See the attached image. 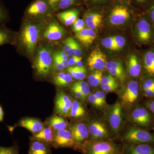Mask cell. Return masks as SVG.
Here are the masks:
<instances>
[{
	"instance_id": "26",
	"label": "cell",
	"mask_w": 154,
	"mask_h": 154,
	"mask_svg": "<svg viewBox=\"0 0 154 154\" xmlns=\"http://www.w3.org/2000/svg\"><path fill=\"white\" fill-rule=\"evenodd\" d=\"M143 63L146 72L151 75L154 76V50H150L145 53Z\"/></svg>"
},
{
	"instance_id": "18",
	"label": "cell",
	"mask_w": 154,
	"mask_h": 154,
	"mask_svg": "<svg viewBox=\"0 0 154 154\" xmlns=\"http://www.w3.org/2000/svg\"><path fill=\"white\" fill-rule=\"evenodd\" d=\"M132 117L137 124L147 126L150 124L151 118L148 111L143 107L136 108L133 111Z\"/></svg>"
},
{
	"instance_id": "39",
	"label": "cell",
	"mask_w": 154,
	"mask_h": 154,
	"mask_svg": "<svg viewBox=\"0 0 154 154\" xmlns=\"http://www.w3.org/2000/svg\"><path fill=\"white\" fill-rule=\"evenodd\" d=\"M105 68L107 70L109 69H123L122 64L119 62L110 61L106 63Z\"/></svg>"
},
{
	"instance_id": "32",
	"label": "cell",
	"mask_w": 154,
	"mask_h": 154,
	"mask_svg": "<svg viewBox=\"0 0 154 154\" xmlns=\"http://www.w3.org/2000/svg\"><path fill=\"white\" fill-rule=\"evenodd\" d=\"M108 70L110 74L118 78L121 82H124L125 81V75L124 69H109Z\"/></svg>"
},
{
	"instance_id": "24",
	"label": "cell",
	"mask_w": 154,
	"mask_h": 154,
	"mask_svg": "<svg viewBox=\"0 0 154 154\" xmlns=\"http://www.w3.org/2000/svg\"><path fill=\"white\" fill-rule=\"evenodd\" d=\"M47 124L54 131L66 129L67 123L61 116L54 115L50 117L47 120Z\"/></svg>"
},
{
	"instance_id": "17",
	"label": "cell",
	"mask_w": 154,
	"mask_h": 154,
	"mask_svg": "<svg viewBox=\"0 0 154 154\" xmlns=\"http://www.w3.org/2000/svg\"><path fill=\"white\" fill-rule=\"evenodd\" d=\"M138 94V84L136 81H131L128 83L122 95V100L126 103H133L137 99Z\"/></svg>"
},
{
	"instance_id": "19",
	"label": "cell",
	"mask_w": 154,
	"mask_h": 154,
	"mask_svg": "<svg viewBox=\"0 0 154 154\" xmlns=\"http://www.w3.org/2000/svg\"><path fill=\"white\" fill-rule=\"evenodd\" d=\"M89 133L94 139L108 137V133L105 126L102 123L97 122H92L88 127Z\"/></svg>"
},
{
	"instance_id": "21",
	"label": "cell",
	"mask_w": 154,
	"mask_h": 154,
	"mask_svg": "<svg viewBox=\"0 0 154 154\" xmlns=\"http://www.w3.org/2000/svg\"><path fill=\"white\" fill-rule=\"evenodd\" d=\"M79 11L75 9L70 10L59 13L58 19L66 26L73 25L78 19Z\"/></svg>"
},
{
	"instance_id": "15",
	"label": "cell",
	"mask_w": 154,
	"mask_h": 154,
	"mask_svg": "<svg viewBox=\"0 0 154 154\" xmlns=\"http://www.w3.org/2000/svg\"><path fill=\"white\" fill-rule=\"evenodd\" d=\"M109 122L110 126L116 133L118 131L122 122V107L120 103L116 102L111 109Z\"/></svg>"
},
{
	"instance_id": "44",
	"label": "cell",
	"mask_w": 154,
	"mask_h": 154,
	"mask_svg": "<svg viewBox=\"0 0 154 154\" xmlns=\"http://www.w3.org/2000/svg\"><path fill=\"white\" fill-rule=\"evenodd\" d=\"M116 82L115 79L113 78L112 75L102 77L101 80V84H107L110 83H113Z\"/></svg>"
},
{
	"instance_id": "54",
	"label": "cell",
	"mask_w": 154,
	"mask_h": 154,
	"mask_svg": "<svg viewBox=\"0 0 154 154\" xmlns=\"http://www.w3.org/2000/svg\"><path fill=\"white\" fill-rule=\"evenodd\" d=\"M55 54L59 58V59L60 60V61L63 64V66H64L65 68H68L69 67V65L68 60H64L62 59L60 57L56 54L55 53Z\"/></svg>"
},
{
	"instance_id": "49",
	"label": "cell",
	"mask_w": 154,
	"mask_h": 154,
	"mask_svg": "<svg viewBox=\"0 0 154 154\" xmlns=\"http://www.w3.org/2000/svg\"><path fill=\"white\" fill-rule=\"evenodd\" d=\"M72 92H73V94H74L75 96L78 99H82V100H85L86 99V97L84 96V94L81 92V91H78L77 89L75 88H71Z\"/></svg>"
},
{
	"instance_id": "40",
	"label": "cell",
	"mask_w": 154,
	"mask_h": 154,
	"mask_svg": "<svg viewBox=\"0 0 154 154\" xmlns=\"http://www.w3.org/2000/svg\"><path fill=\"white\" fill-rule=\"evenodd\" d=\"M75 0H60L57 8L60 9L67 8L75 3Z\"/></svg>"
},
{
	"instance_id": "33",
	"label": "cell",
	"mask_w": 154,
	"mask_h": 154,
	"mask_svg": "<svg viewBox=\"0 0 154 154\" xmlns=\"http://www.w3.org/2000/svg\"><path fill=\"white\" fill-rule=\"evenodd\" d=\"M102 44L107 49L112 51H116L113 36H110L103 38L102 40Z\"/></svg>"
},
{
	"instance_id": "22",
	"label": "cell",
	"mask_w": 154,
	"mask_h": 154,
	"mask_svg": "<svg viewBox=\"0 0 154 154\" xmlns=\"http://www.w3.org/2000/svg\"><path fill=\"white\" fill-rule=\"evenodd\" d=\"M54 131L51 127H44L41 131L34 134L31 138L42 141L49 145H53L55 135Z\"/></svg>"
},
{
	"instance_id": "10",
	"label": "cell",
	"mask_w": 154,
	"mask_h": 154,
	"mask_svg": "<svg viewBox=\"0 0 154 154\" xmlns=\"http://www.w3.org/2000/svg\"><path fill=\"white\" fill-rule=\"evenodd\" d=\"M63 27L57 22L50 23L45 30L43 37L47 40L54 41L62 38L65 34Z\"/></svg>"
},
{
	"instance_id": "29",
	"label": "cell",
	"mask_w": 154,
	"mask_h": 154,
	"mask_svg": "<svg viewBox=\"0 0 154 154\" xmlns=\"http://www.w3.org/2000/svg\"><path fill=\"white\" fill-rule=\"evenodd\" d=\"M12 33L8 30L0 27V46L11 43L13 40Z\"/></svg>"
},
{
	"instance_id": "7",
	"label": "cell",
	"mask_w": 154,
	"mask_h": 154,
	"mask_svg": "<svg viewBox=\"0 0 154 154\" xmlns=\"http://www.w3.org/2000/svg\"><path fill=\"white\" fill-rule=\"evenodd\" d=\"M72 104V102L67 95L62 91L58 92L55 98L56 113L64 116H69Z\"/></svg>"
},
{
	"instance_id": "45",
	"label": "cell",
	"mask_w": 154,
	"mask_h": 154,
	"mask_svg": "<svg viewBox=\"0 0 154 154\" xmlns=\"http://www.w3.org/2000/svg\"><path fill=\"white\" fill-rule=\"evenodd\" d=\"M54 64H55L54 65H55L56 69L60 71L63 70L65 67L63 66V64L62 63L60 60L59 59V58L55 54L54 56Z\"/></svg>"
},
{
	"instance_id": "58",
	"label": "cell",
	"mask_w": 154,
	"mask_h": 154,
	"mask_svg": "<svg viewBox=\"0 0 154 154\" xmlns=\"http://www.w3.org/2000/svg\"><path fill=\"white\" fill-rule=\"evenodd\" d=\"M149 0H136L137 3L140 4H144L148 2Z\"/></svg>"
},
{
	"instance_id": "55",
	"label": "cell",
	"mask_w": 154,
	"mask_h": 154,
	"mask_svg": "<svg viewBox=\"0 0 154 154\" xmlns=\"http://www.w3.org/2000/svg\"><path fill=\"white\" fill-rule=\"evenodd\" d=\"M146 106L154 113V101L147 103Z\"/></svg>"
},
{
	"instance_id": "4",
	"label": "cell",
	"mask_w": 154,
	"mask_h": 154,
	"mask_svg": "<svg viewBox=\"0 0 154 154\" xmlns=\"http://www.w3.org/2000/svg\"><path fill=\"white\" fill-rule=\"evenodd\" d=\"M123 140L131 144L154 143V136L144 130L131 128L124 134Z\"/></svg>"
},
{
	"instance_id": "52",
	"label": "cell",
	"mask_w": 154,
	"mask_h": 154,
	"mask_svg": "<svg viewBox=\"0 0 154 154\" xmlns=\"http://www.w3.org/2000/svg\"><path fill=\"white\" fill-rule=\"evenodd\" d=\"M145 95L147 97L154 96V89H148L143 90Z\"/></svg>"
},
{
	"instance_id": "30",
	"label": "cell",
	"mask_w": 154,
	"mask_h": 154,
	"mask_svg": "<svg viewBox=\"0 0 154 154\" xmlns=\"http://www.w3.org/2000/svg\"><path fill=\"white\" fill-rule=\"evenodd\" d=\"M71 88H75L81 91L86 98L89 96L91 92L90 85L84 81H79L74 83Z\"/></svg>"
},
{
	"instance_id": "28",
	"label": "cell",
	"mask_w": 154,
	"mask_h": 154,
	"mask_svg": "<svg viewBox=\"0 0 154 154\" xmlns=\"http://www.w3.org/2000/svg\"><path fill=\"white\" fill-rule=\"evenodd\" d=\"M85 113V109L82 104L76 100H74L72 102L70 116L75 118H79L84 116Z\"/></svg>"
},
{
	"instance_id": "12",
	"label": "cell",
	"mask_w": 154,
	"mask_h": 154,
	"mask_svg": "<svg viewBox=\"0 0 154 154\" xmlns=\"http://www.w3.org/2000/svg\"><path fill=\"white\" fill-rule=\"evenodd\" d=\"M16 126L26 128L34 134L40 132L44 128V124L39 119L30 117L22 119L17 123Z\"/></svg>"
},
{
	"instance_id": "23",
	"label": "cell",
	"mask_w": 154,
	"mask_h": 154,
	"mask_svg": "<svg viewBox=\"0 0 154 154\" xmlns=\"http://www.w3.org/2000/svg\"><path fill=\"white\" fill-rule=\"evenodd\" d=\"M128 68L129 75L132 77L139 75L141 70V66L137 56L135 54L130 56L128 63Z\"/></svg>"
},
{
	"instance_id": "8",
	"label": "cell",
	"mask_w": 154,
	"mask_h": 154,
	"mask_svg": "<svg viewBox=\"0 0 154 154\" xmlns=\"http://www.w3.org/2000/svg\"><path fill=\"white\" fill-rule=\"evenodd\" d=\"M87 63L92 69L102 70L105 69L107 63L106 56L99 48H95L88 57Z\"/></svg>"
},
{
	"instance_id": "3",
	"label": "cell",
	"mask_w": 154,
	"mask_h": 154,
	"mask_svg": "<svg viewBox=\"0 0 154 154\" xmlns=\"http://www.w3.org/2000/svg\"><path fill=\"white\" fill-rule=\"evenodd\" d=\"M52 57L50 51L42 48L38 51L34 62L36 73L43 77L47 76L51 71Z\"/></svg>"
},
{
	"instance_id": "16",
	"label": "cell",
	"mask_w": 154,
	"mask_h": 154,
	"mask_svg": "<svg viewBox=\"0 0 154 154\" xmlns=\"http://www.w3.org/2000/svg\"><path fill=\"white\" fill-rule=\"evenodd\" d=\"M28 154H52L48 144L38 140L30 138Z\"/></svg>"
},
{
	"instance_id": "14",
	"label": "cell",
	"mask_w": 154,
	"mask_h": 154,
	"mask_svg": "<svg viewBox=\"0 0 154 154\" xmlns=\"http://www.w3.org/2000/svg\"><path fill=\"white\" fill-rule=\"evenodd\" d=\"M124 154H154V147L151 144L129 145L125 146Z\"/></svg>"
},
{
	"instance_id": "9",
	"label": "cell",
	"mask_w": 154,
	"mask_h": 154,
	"mask_svg": "<svg viewBox=\"0 0 154 154\" xmlns=\"http://www.w3.org/2000/svg\"><path fill=\"white\" fill-rule=\"evenodd\" d=\"M130 18L128 9L124 6H116L113 8L110 13L109 19L112 25H122L127 22Z\"/></svg>"
},
{
	"instance_id": "60",
	"label": "cell",
	"mask_w": 154,
	"mask_h": 154,
	"mask_svg": "<svg viewBox=\"0 0 154 154\" xmlns=\"http://www.w3.org/2000/svg\"></svg>"
},
{
	"instance_id": "38",
	"label": "cell",
	"mask_w": 154,
	"mask_h": 154,
	"mask_svg": "<svg viewBox=\"0 0 154 154\" xmlns=\"http://www.w3.org/2000/svg\"><path fill=\"white\" fill-rule=\"evenodd\" d=\"M117 88H118V85L116 82L101 85V88L102 90L106 92L115 91Z\"/></svg>"
},
{
	"instance_id": "50",
	"label": "cell",
	"mask_w": 154,
	"mask_h": 154,
	"mask_svg": "<svg viewBox=\"0 0 154 154\" xmlns=\"http://www.w3.org/2000/svg\"><path fill=\"white\" fill-rule=\"evenodd\" d=\"M52 9L57 8L60 0H45Z\"/></svg>"
},
{
	"instance_id": "25",
	"label": "cell",
	"mask_w": 154,
	"mask_h": 154,
	"mask_svg": "<svg viewBox=\"0 0 154 154\" xmlns=\"http://www.w3.org/2000/svg\"><path fill=\"white\" fill-rule=\"evenodd\" d=\"M102 17L100 14L89 13L86 14L85 21L88 28L95 30L99 27L102 22Z\"/></svg>"
},
{
	"instance_id": "31",
	"label": "cell",
	"mask_w": 154,
	"mask_h": 154,
	"mask_svg": "<svg viewBox=\"0 0 154 154\" xmlns=\"http://www.w3.org/2000/svg\"><path fill=\"white\" fill-rule=\"evenodd\" d=\"M102 77V72L96 70L94 73L91 74L88 77V82L90 87H96L101 83Z\"/></svg>"
},
{
	"instance_id": "37",
	"label": "cell",
	"mask_w": 154,
	"mask_h": 154,
	"mask_svg": "<svg viewBox=\"0 0 154 154\" xmlns=\"http://www.w3.org/2000/svg\"><path fill=\"white\" fill-rule=\"evenodd\" d=\"M81 67L70 66L68 68V72L72 77L77 80L79 79L80 71Z\"/></svg>"
},
{
	"instance_id": "6",
	"label": "cell",
	"mask_w": 154,
	"mask_h": 154,
	"mask_svg": "<svg viewBox=\"0 0 154 154\" xmlns=\"http://www.w3.org/2000/svg\"><path fill=\"white\" fill-rule=\"evenodd\" d=\"M53 146L56 148H75L79 145L71 132L66 129L55 131Z\"/></svg>"
},
{
	"instance_id": "56",
	"label": "cell",
	"mask_w": 154,
	"mask_h": 154,
	"mask_svg": "<svg viewBox=\"0 0 154 154\" xmlns=\"http://www.w3.org/2000/svg\"><path fill=\"white\" fill-rule=\"evenodd\" d=\"M82 57H78L76 62L75 65L77 66L82 67L83 66V63L82 61Z\"/></svg>"
},
{
	"instance_id": "2",
	"label": "cell",
	"mask_w": 154,
	"mask_h": 154,
	"mask_svg": "<svg viewBox=\"0 0 154 154\" xmlns=\"http://www.w3.org/2000/svg\"><path fill=\"white\" fill-rule=\"evenodd\" d=\"M85 154H119V149L115 144L108 141H94L83 146Z\"/></svg>"
},
{
	"instance_id": "43",
	"label": "cell",
	"mask_w": 154,
	"mask_h": 154,
	"mask_svg": "<svg viewBox=\"0 0 154 154\" xmlns=\"http://www.w3.org/2000/svg\"><path fill=\"white\" fill-rule=\"evenodd\" d=\"M146 12L154 26V1L150 4L148 8L147 9Z\"/></svg>"
},
{
	"instance_id": "57",
	"label": "cell",
	"mask_w": 154,
	"mask_h": 154,
	"mask_svg": "<svg viewBox=\"0 0 154 154\" xmlns=\"http://www.w3.org/2000/svg\"><path fill=\"white\" fill-rule=\"evenodd\" d=\"M4 119V112L2 108L0 105V122L3 121Z\"/></svg>"
},
{
	"instance_id": "41",
	"label": "cell",
	"mask_w": 154,
	"mask_h": 154,
	"mask_svg": "<svg viewBox=\"0 0 154 154\" xmlns=\"http://www.w3.org/2000/svg\"><path fill=\"white\" fill-rule=\"evenodd\" d=\"M88 101L93 104V105L96 106V107H102V106L104 105V104L102 103V102H100V101L97 99L94 94H91V95L88 96Z\"/></svg>"
},
{
	"instance_id": "47",
	"label": "cell",
	"mask_w": 154,
	"mask_h": 154,
	"mask_svg": "<svg viewBox=\"0 0 154 154\" xmlns=\"http://www.w3.org/2000/svg\"><path fill=\"white\" fill-rule=\"evenodd\" d=\"M7 13L4 7L0 3V23L5 21L7 18Z\"/></svg>"
},
{
	"instance_id": "1",
	"label": "cell",
	"mask_w": 154,
	"mask_h": 154,
	"mask_svg": "<svg viewBox=\"0 0 154 154\" xmlns=\"http://www.w3.org/2000/svg\"><path fill=\"white\" fill-rule=\"evenodd\" d=\"M41 27L35 24L28 23L24 25L20 33L19 40L26 52L32 53L40 36Z\"/></svg>"
},
{
	"instance_id": "11",
	"label": "cell",
	"mask_w": 154,
	"mask_h": 154,
	"mask_svg": "<svg viewBox=\"0 0 154 154\" xmlns=\"http://www.w3.org/2000/svg\"><path fill=\"white\" fill-rule=\"evenodd\" d=\"M73 138L78 145H81L89 136V131L87 126L82 123L73 124L70 127Z\"/></svg>"
},
{
	"instance_id": "42",
	"label": "cell",
	"mask_w": 154,
	"mask_h": 154,
	"mask_svg": "<svg viewBox=\"0 0 154 154\" xmlns=\"http://www.w3.org/2000/svg\"><path fill=\"white\" fill-rule=\"evenodd\" d=\"M75 39L72 37H69L66 39L63 46L64 51L66 53L68 52L72 46Z\"/></svg>"
},
{
	"instance_id": "59",
	"label": "cell",
	"mask_w": 154,
	"mask_h": 154,
	"mask_svg": "<svg viewBox=\"0 0 154 154\" xmlns=\"http://www.w3.org/2000/svg\"><path fill=\"white\" fill-rule=\"evenodd\" d=\"M94 1H98V0H94Z\"/></svg>"
},
{
	"instance_id": "34",
	"label": "cell",
	"mask_w": 154,
	"mask_h": 154,
	"mask_svg": "<svg viewBox=\"0 0 154 154\" xmlns=\"http://www.w3.org/2000/svg\"><path fill=\"white\" fill-rule=\"evenodd\" d=\"M0 154H19V149L16 145L8 147L0 146Z\"/></svg>"
},
{
	"instance_id": "13",
	"label": "cell",
	"mask_w": 154,
	"mask_h": 154,
	"mask_svg": "<svg viewBox=\"0 0 154 154\" xmlns=\"http://www.w3.org/2000/svg\"><path fill=\"white\" fill-rule=\"evenodd\" d=\"M50 8L51 7L45 0H36L28 7L27 14L30 16L44 15L47 14Z\"/></svg>"
},
{
	"instance_id": "48",
	"label": "cell",
	"mask_w": 154,
	"mask_h": 154,
	"mask_svg": "<svg viewBox=\"0 0 154 154\" xmlns=\"http://www.w3.org/2000/svg\"><path fill=\"white\" fill-rule=\"evenodd\" d=\"M95 96L100 102H102L103 104L105 103V94L104 92L102 91H98L96 92L95 94Z\"/></svg>"
},
{
	"instance_id": "46",
	"label": "cell",
	"mask_w": 154,
	"mask_h": 154,
	"mask_svg": "<svg viewBox=\"0 0 154 154\" xmlns=\"http://www.w3.org/2000/svg\"><path fill=\"white\" fill-rule=\"evenodd\" d=\"M143 90L148 89H154V80H146L143 85Z\"/></svg>"
},
{
	"instance_id": "51",
	"label": "cell",
	"mask_w": 154,
	"mask_h": 154,
	"mask_svg": "<svg viewBox=\"0 0 154 154\" xmlns=\"http://www.w3.org/2000/svg\"><path fill=\"white\" fill-rule=\"evenodd\" d=\"M56 54L62 59L64 60H68V56L67 54L66 53L65 51H58Z\"/></svg>"
},
{
	"instance_id": "53",
	"label": "cell",
	"mask_w": 154,
	"mask_h": 154,
	"mask_svg": "<svg viewBox=\"0 0 154 154\" xmlns=\"http://www.w3.org/2000/svg\"><path fill=\"white\" fill-rule=\"evenodd\" d=\"M77 58H78V57L73 56L72 57H71L69 59L68 62L69 66H72L75 64Z\"/></svg>"
},
{
	"instance_id": "5",
	"label": "cell",
	"mask_w": 154,
	"mask_h": 154,
	"mask_svg": "<svg viewBox=\"0 0 154 154\" xmlns=\"http://www.w3.org/2000/svg\"><path fill=\"white\" fill-rule=\"evenodd\" d=\"M137 37L141 44H148L153 41L154 33L149 22L146 18H142L136 25Z\"/></svg>"
},
{
	"instance_id": "36",
	"label": "cell",
	"mask_w": 154,
	"mask_h": 154,
	"mask_svg": "<svg viewBox=\"0 0 154 154\" xmlns=\"http://www.w3.org/2000/svg\"><path fill=\"white\" fill-rule=\"evenodd\" d=\"M85 22L82 19H77L73 24V30L76 33H79L84 29L85 27Z\"/></svg>"
},
{
	"instance_id": "27",
	"label": "cell",
	"mask_w": 154,
	"mask_h": 154,
	"mask_svg": "<svg viewBox=\"0 0 154 154\" xmlns=\"http://www.w3.org/2000/svg\"><path fill=\"white\" fill-rule=\"evenodd\" d=\"M73 77L69 73L60 72L57 74L54 79V84L58 87H66L72 81Z\"/></svg>"
},
{
	"instance_id": "35",
	"label": "cell",
	"mask_w": 154,
	"mask_h": 154,
	"mask_svg": "<svg viewBox=\"0 0 154 154\" xmlns=\"http://www.w3.org/2000/svg\"><path fill=\"white\" fill-rule=\"evenodd\" d=\"M116 51L121 49L125 45V40L124 37L120 36H113Z\"/></svg>"
},
{
	"instance_id": "20",
	"label": "cell",
	"mask_w": 154,
	"mask_h": 154,
	"mask_svg": "<svg viewBox=\"0 0 154 154\" xmlns=\"http://www.w3.org/2000/svg\"><path fill=\"white\" fill-rule=\"evenodd\" d=\"M75 36L82 44L88 46L92 44L95 40L96 34L94 30L85 28L79 33H76Z\"/></svg>"
}]
</instances>
